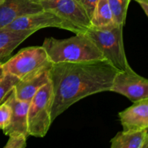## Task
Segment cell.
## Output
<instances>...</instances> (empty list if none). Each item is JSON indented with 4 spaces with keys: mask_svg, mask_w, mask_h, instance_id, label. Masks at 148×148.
I'll return each instance as SVG.
<instances>
[{
    "mask_svg": "<svg viewBox=\"0 0 148 148\" xmlns=\"http://www.w3.org/2000/svg\"><path fill=\"white\" fill-rule=\"evenodd\" d=\"M118 72L106 59L53 64L50 69L53 92L52 122L79 100L110 91Z\"/></svg>",
    "mask_w": 148,
    "mask_h": 148,
    "instance_id": "1",
    "label": "cell"
},
{
    "mask_svg": "<svg viewBox=\"0 0 148 148\" xmlns=\"http://www.w3.org/2000/svg\"><path fill=\"white\" fill-rule=\"evenodd\" d=\"M42 46L53 64L77 63L104 59L99 49L84 33H77L65 39L46 38Z\"/></svg>",
    "mask_w": 148,
    "mask_h": 148,
    "instance_id": "2",
    "label": "cell"
},
{
    "mask_svg": "<svg viewBox=\"0 0 148 148\" xmlns=\"http://www.w3.org/2000/svg\"><path fill=\"white\" fill-rule=\"evenodd\" d=\"M124 25L116 23L101 27H90L84 34L88 36L117 71L125 72L131 68L127 61L123 42Z\"/></svg>",
    "mask_w": 148,
    "mask_h": 148,
    "instance_id": "3",
    "label": "cell"
},
{
    "mask_svg": "<svg viewBox=\"0 0 148 148\" xmlns=\"http://www.w3.org/2000/svg\"><path fill=\"white\" fill-rule=\"evenodd\" d=\"M53 65L43 46L24 48L2 63L4 74H10L20 80L25 79Z\"/></svg>",
    "mask_w": 148,
    "mask_h": 148,
    "instance_id": "4",
    "label": "cell"
},
{
    "mask_svg": "<svg viewBox=\"0 0 148 148\" xmlns=\"http://www.w3.org/2000/svg\"><path fill=\"white\" fill-rule=\"evenodd\" d=\"M53 92L51 82H48L35 94L29 103L27 131L29 136L43 137L51 124Z\"/></svg>",
    "mask_w": 148,
    "mask_h": 148,
    "instance_id": "5",
    "label": "cell"
},
{
    "mask_svg": "<svg viewBox=\"0 0 148 148\" xmlns=\"http://www.w3.org/2000/svg\"><path fill=\"white\" fill-rule=\"evenodd\" d=\"M46 27H56L69 30L75 34L85 31L77 27L72 23L47 10L30 15L21 17L14 20L4 29L10 30H37Z\"/></svg>",
    "mask_w": 148,
    "mask_h": 148,
    "instance_id": "6",
    "label": "cell"
},
{
    "mask_svg": "<svg viewBox=\"0 0 148 148\" xmlns=\"http://www.w3.org/2000/svg\"><path fill=\"white\" fill-rule=\"evenodd\" d=\"M43 10L54 13L85 31L91 27L90 20L82 6L76 0H36Z\"/></svg>",
    "mask_w": 148,
    "mask_h": 148,
    "instance_id": "7",
    "label": "cell"
},
{
    "mask_svg": "<svg viewBox=\"0 0 148 148\" xmlns=\"http://www.w3.org/2000/svg\"><path fill=\"white\" fill-rule=\"evenodd\" d=\"M110 91L121 94L133 103L137 102L148 98V80L131 67L116 74Z\"/></svg>",
    "mask_w": 148,
    "mask_h": 148,
    "instance_id": "8",
    "label": "cell"
},
{
    "mask_svg": "<svg viewBox=\"0 0 148 148\" xmlns=\"http://www.w3.org/2000/svg\"><path fill=\"white\" fill-rule=\"evenodd\" d=\"M4 102L7 103L11 109V116L10 122L3 132L5 135L23 136L29 137L27 131V111L29 103L17 100L13 91L8 95Z\"/></svg>",
    "mask_w": 148,
    "mask_h": 148,
    "instance_id": "9",
    "label": "cell"
},
{
    "mask_svg": "<svg viewBox=\"0 0 148 148\" xmlns=\"http://www.w3.org/2000/svg\"><path fill=\"white\" fill-rule=\"evenodd\" d=\"M43 10L35 0H4L0 4V30L21 17Z\"/></svg>",
    "mask_w": 148,
    "mask_h": 148,
    "instance_id": "10",
    "label": "cell"
},
{
    "mask_svg": "<svg viewBox=\"0 0 148 148\" xmlns=\"http://www.w3.org/2000/svg\"><path fill=\"white\" fill-rule=\"evenodd\" d=\"M124 132L148 130V98L137 101L132 106L119 113Z\"/></svg>",
    "mask_w": 148,
    "mask_h": 148,
    "instance_id": "11",
    "label": "cell"
},
{
    "mask_svg": "<svg viewBox=\"0 0 148 148\" xmlns=\"http://www.w3.org/2000/svg\"><path fill=\"white\" fill-rule=\"evenodd\" d=\"M51 68L44 69L27 79L19 81L12 90L15 98L19 101L30 102L38 90L51 81Z\"/></svg>",
    "mask_w": 148,
    "mask_h": 148,
    "instance_id": "12",
    "label": "cell"
},
{
    "mask_svg": "<svg viewBox=\"0 0 148 148\" xmlns=\"http://www.w3.org/2000/svg\"><path fill=\"white\" fill-rule=\"evenodd\" d=\"M34 30H0V62L10 56L12 52L25 40L30 37Z\"/></svg>",
    "mask_w": 148,
    "mask_h": 148,
    "instance_id": "13",
    "label": "cell"
},
{
    "mask_svg": "<svg viewBox=\"0 0 148 148\" xmlns=\"http://www.w3.org/2000/svg\"><path fill=\"white\" fill-rule=\"evenodd\" d=\"M148 139V130L119 132L111 140L110 148H141Z\"/></svg>",
    "mask_w": 148,
    "mask_h": 148,
    "instance_id": "14",
    "label": "cell"
},
{
    "mask_svg": "<svg viewBox=\"0 0 148 148\" xmlns=\"http://www.w3.org/2000/svg\"><path fill=\"white\" fill-rule=\"evenodd\" d=\"M91 26L101 27L113 24L112 13L107 0H98L90 20Z\"/></svg>",
    "mask_w": 148,
    "mask_h": 148,
    "instance_id": "15",
    "label": "cell"
},
{
    "mask_svg": "<svg viewBox=\"0 0 148 148\" xmlns=\"http://www.w3.org/2000/svg\"><path fill=\"white\" fill-rule=\"evenodd\" d=\"M111 9L114 23L124 25L127 10L131 0H107Z\"/></svg>",
    "mask_w": 148,
    "mask_h": 148,
    "instance_id": "16",
    "label": "cell"
},
{
    "mask_svg": "<svg viewBox=\"0 0 148 148\" xmlns=\"http://www.w3.org/2000/svg\"><path fill=\"white\" fill-rule=\"evenodd\" d=\"M19 81L20 79L10 74H4L0 79V103L5 101Z\"/></svg>",
    "mask_w": 148,
    "mask_h": 148,
    "instance_id": "17",
    "label": "cell"
},
{
    "mask_svg": "<svg viewBox=\"0 0 148 148\" xmlns=\"http://www.w3.org/2000/svg\"><path fill=\"white\" fill-rule=\"evenodd\" d=\"M11 116V109L6 102L0 105V130H4L8 125Z\"/></svg>",
    "mask_w": 148,
    "mask_h": 148,
    "instance_id": "18",
    "label": "cell"
},
{
    "mask_svg": "<svg viewBox=\"0 0 148 148\" xmlns=\"http://www.w3.org/2000/svg\"><path fill=\"white\" fill-rule=\"evenodd\" d=\"M27 138L23 136H11L4 148H25Z\"/></svg>",
    "mask_w": 148,
    "mask_h": 148,
    "instance_id": "19",
    "label": "cell"
},
{
    "mask_svg": "<svg viewBox=\"0 0 148 148\" xmlns=\"http://www.w3.org/2000/svg\"><path fill=\"white\" fill-rule=\"evenodd\" d=\"M76 1L82 6V8L86 12L90 20H91L98 0H76Z\"/></svg>",
    "mask_w": 148,
    "mask_h": 148,
    "instance_id": "20",
    "label": "cell"
},
{
    "mask_svg": "<svg viewBox=\"0 0 148 148\" xmlns=\"http://www.w3.org/2000/svg\"><path fill=\"white\" fill-rule=\"evenodd\" d=\"M134 1H137L141 6L146 15L148 16V0H134Z\"/></svg>",
    "mask_w": 148,
    "mask_h": 148,
    "instance_id": "21",
    "label": "cell"
},
{
    "mask_svg": "<svg viewBox=\"0 0 148 148\" xmlns=\"http://www.w3.org/2000/svg\"><path fill=\"white\" fill-rule=\"evenodd\" d=\"M4 75V70H3V67H2V63L0 62V79L3 77V76Z\"/></svg>",
    "mask_w": 148,
    "mask_h": 148,
    "instance_id": "22",
    "label": "cell"
},
{
    "mask_svg": "<svg viewBox=\"0 0 148 148\" xmlns=\"http://www.w3.org/2000/svg\"><path fill=\"white\" fill-rule=\"evenodd\" d=\"M141 148H148V139L146 140L145 142V143L143 144V147H142Z\"/></svg>",
    "mask_w": 148,
    "mask_h": 148,
    "instance_id": "23",
    "label": "cell"
},
{
    "mask_svg": "<svg viewBox=\"0 0 148 148\" xmlns=\"http://www.w3.org/2000/svg\"><path fill=\"white\" fill-rule=\"evenodd\" d=\"M4 1V0H0V4H1V2H3Z\"/></svg>",
    "mask_w": 148,
    "mask_h": 148,
    "instance_id": "24",
    "label": "cell"
},
{
    "mask_svg": "<svg viewBox=\"0 0 148 148\" xmlns=\"http://www.w3.org/2000/svg\"><path fill=\"white\" fill-rule=\"evenodd\" d=\"M35 1H36V0H35Z\"/></svg>",
    "mask_w": 148,
    "mask_h": 148,
    "instance_id": "25",
    "label": "cell"
}]
</instances>
